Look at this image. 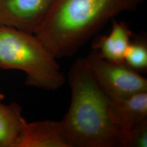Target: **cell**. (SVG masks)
<instances>
[{
  "label": "cell",
  "instance_id": "obj_1",
  "mask_svg": "<svg viewBox=\"0 0 147 147\" xmlns=\"http://www.w3.org/2000/svg\"><path fill=\"white\" fill-rule=\"evenodd\" d=\"M144 0H53L35 35L56 59L73 56L117 16Z\"/></svg>",
  "mask_w": 147,
  "mask_h": 147
},
{
  "label": "cell",
  "instance_id": "obj_2",
  "mask_svg": "<svg viewBox=\"0 0 147 147\" xmlns=\"http://www.w3.org/2000/svg\"><path fill=\"white\" fill-rule=\"evenodd\" d=\"M67 81L70 104L58 123L69 146H117V132L109 116L110 97L97 84L84 57L71 64Z\"/></svg>",
  "mask_w": 147,
  "mask_h": 147
},
{
  "label": "cell",
  "instance_id": "obj_3",
  "mask_svg": "<svg viewBox=\"0 0 147 147\" xmlns=\"http://www.w3.org/2000/svg\"><path fill=\"white\" fill-rule=\"evenodd\" d=\"M0 69L26 74L25 84L45 91H57L66 77L57 59L35 34L0 25Z\"/></svg>",
  "mask_w": 147,
  "mask_h": 147
},
{
  "label": "cell",
  "instance_id": "obj_4",
  "mask_svg": "<svg viewBox=\"0 0 147 147\" xmlns=\"http://www.w3.org/2000/svg\"><path fill=\"white\" fill-rule=\"evenodd\" d=\"M84 59L97 84L110 99L125 98L147 91V79L124 62L109 61L94 50Z\"/></svg>",
  "mask_w": 147,
  "mask_h": 147
},
{
  "label": "cell",
  "instance_id": "obj_5",
  "mask_svg": "<svg viewBox=\"0 0 147 147\" xmlns=\"http://www.w3.org/2000/svg\"><path fill=\"white\" fill-rule=\"evenodd\" d=\"M53 0H0V25L35 34Z\"/></svg>",
  "mask_w": 147,
  "mask_h": 147
},
{
  "label": "cell",
  "instance_id": "obj_6",
  "mask_svg": "<svg viewBox=\"0 0 147 147\" xmlns=\"http://www.w3.org/2000/svg\"><path fill=\"white\" fill-rule=\"evenodd\" d=\"M109 116L117 138L119 133L147 119V91L125 98L110 99Z\"/></svg>",
  "mask_w": 147,
  "mask_h": 147
},
{
  "label": "cell",
  "instance_id": "obj_7",
  "mask_svg": "<svg viewBox=\"0 0 147 147\" xmlns=\"http://www.w3.org/2000/svg\"><path fill=\"white\" fill-rule=\"evenodd\" d=\"M16 147H69L61 133L58 121H24Z\"/></svg>",
  "mask_w": 147,
  "mask_h": 147
},
{
  "label": "cell",
  "instance_id": "obj_8",
  "mask_svg": "<svg viewBox=\"0 0 147 147\" xmlns=\"http://www.w3.org/2000/svg\"><path fill=\"white\" fill-rule=\"evenodd\" d=\"M133 34L125 22L117 21L113 19L110 34L95 38L92 48L104 59L121 63L123 62L125 53Z\"/></svg>",
  "mask_w": 147,
  "mask_h": 147
},
{
  "label": "cell",
  "instance_id": "obj_9",
  "mask_svg": "<svg viewBox=\"0 0 147 147\" xmlns=\"http://www.w3.org/2000/svg\"><path fill=\"white\" fill-rule=\"evenodd\" d=\"M16 102L0 103V147H16L25 119Z\"/></svg>",
  "mask_w": 147,
  "mask_h": 147
},
{
  "label": "cell",
  "instance_id": "obj_10",
  "mask_svg": "<svg viewBox=\"0 0 147 147\" xmlns=\"http://www.w3.org/2000/svg\"><path fill=\"white\" fill-rule=\"evenodd\" d=\"M123 62L139 73L147 71V42L146 38L131 40L124 55Z\"/></svg>",
  "mask_w": 147,
  "mask_h": 147
},
{
  "label": "cell",
  "instance_id": "obj_11",
  "mask_svg": "<svg viewBox=\"0 0 147 147\" xmlns=\"http://www.w3.org/2000/svg\"><path fill=\"white\" fill-rule=\"evenodd\" d=\"M118 147H146L147 119L118 134Z\"/></svg>",
  "mask_w": 147,
  "mask_h": 147
},
{
  "label": "cell",
  "instance_id": "obj_12",
  "mask_svg": "<svg viewBox=\"0 0 147 147\" xmlns=\"http://www.w3.org/2000/svg\"><path fill=\"white\" fill-rule=\"evenodd\" d=\"M3 99H4V95H3V93H2L0 91V103L2 102Z\"/></svg>",
  "mask_w": 147,
  "mask_h": 147
}]
</instances>
